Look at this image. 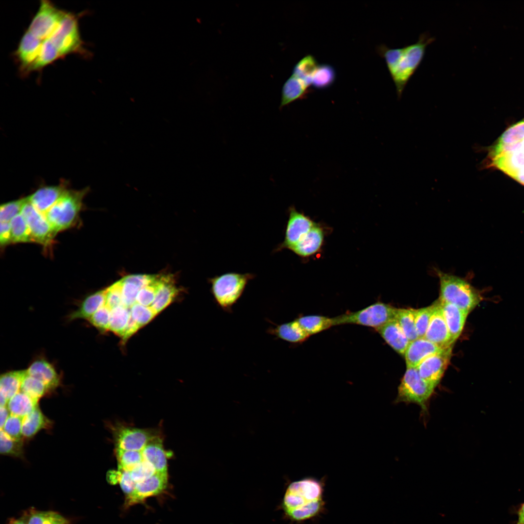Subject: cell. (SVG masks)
Here are the masks:
<instances>
[{
  "label": "cell",
  "mask_w": 524,
  "mask_h": 524,
  "mask_svg": "<svg viewBox=\"0 0 524 524\" xmlns=\"http://www.w3.org/2000/svg\"><path fill=\"white\" fill-rule=\"evenodd\" d=\"M167 483V473H156L148 478L137 483L132 492L126 495L125 508L142 503L149 497L161 493L166 488Z\"/></svg>",
  "instance_id": "cell-14"
},
{
  "label": "cell",
  "mask_w": 524,
  "mask_h": 524,
  "mask_svg": "<svg viewBox=\"0 0 524 524\" xmlns=\"http://www.w3.org/2000/svg\"><path fill=\"white\" fill-rule=\"evenodd\" d=\"M322 480L306 477L291 483L285 492L283 507L287 516L302 522L320 515L325 509Z\"/></svg>",
  "instance_id": "cell-3"
},
{
  "label": "cell",
  "mask_w": 524,
  "mask_h": 524,
  "mask_svg": "<svg viewBox=\"0 0 524 524\" xmlns=\"http://www.w3.org/2000/svg\"><path fill=\"white\" fill-rule=\"evenodd\" d=\"M131 317L130 308L123 305L111 310L109 330L121 336Z\"/></svg>",
  "instance_id": "cell-39"
},
{
  "label": "cell",
  "mask_w": 524,
  "mask_h": 524,
  "mask_svg": "<svg viewBox=\"0 0 524 524\" xmlns=\"http://www.w3.org/2000/svg\"><path fill=\"white\" fill-rule=\"evenodd\" d=\"M62 58L49 39L43 41L39 54L29 70H40L56 60Z\"/></svg>",
  "instance_id": "cell-34"
},
{
  "label": "cell",
  "mask_w": 524,
  "mask_h": 524,
  "mask_svg": "<svg viewBox=\"0 0 524 524\" xmlns=\"http://www.w3.org/2000/svg\"><path fill=\"white\" fill-rule=\"evenodd\" d=\"M119 477L118 482L123 491L128 495L135 489L136 483L133 480L130 472L124 470H118Z\"/></svg>",
  "instance_id": "cell-52"
},
{
  "label": "cell",
  "mask_w": 524,
  "mask_h": 524,
  "mask_svg": "<svg viewBox=\"0 0 524 524\" xmlns=\"http://www.w3.org/2000/svg\"><path fill=\"white\" fill-rule=\"evenodd\" d=\"M288 213L283 241L276 247L275 252L284 249L290 250L316 224L294 206L289 207Z\"/></svg>",
  "instance_id": "cell-12"
},
{
  "label": "cell",
  "mask_w": 524,
  "mask_h": 524,
  "mask_svg": "<svg viewBox=\"0 0 524 524\" xmlns=\"http://www.w3.org/2000/svg\"><path fill=\"white\" fill-rule=\"evenodd\" d=\"M66 14L50 1L43 0L27 31L42 40L48 39L57 29Z\"/></svg>",
  "instance_id": "cell-10"
},
{
  "label": "cell",
  "mask_w": 524,
  "mask_h": 524,
  "mask_svg": "<svg viewBox=\"0 0 524 524\" xmlns=\"http://www.w3.org/2000/svg\"><path fill=\"white\" fill-rule=\"evenodd\" d=\"M443 349L423 337L411 341L404 354L407 367H416L428 357Z\"/></svg>",
  "instance_id": "cell-19"
},
{
  "label": "cell",
  "mask_w": 524,
  "mask_h": 524,
  "mask_svg": "<svg viewBox=\"0 0 524 524\" xmlns=\"http://www.w3.org/2000/svg\"><path fill=\"white\" fill-rule=\"evenodd\" d=\"M433 304L432 313L423 338L442 348H445L453 345L451 336L439 301Z\"/></svg>",
  "instance_id": "cell-16"
},
{
  "label": "cell",
  "mask_w": 524,
  "mask_h": 524,
  "mask_svg": "<svg viewBox=\"0 0 524 524\" xmlns=\"http://www.w3.org/2000/svg\"><path fill=\"white\" fill-rule=\"evenodd\" d=\"M336 77V71L332 66L319 65L313 76L311 86L318 89L327 88L333 84Z\"/></svg>",
  "instance_id": "cell-36"
},
{
  "label": "cell",
  "mask_w": 524,
  "mask_h": 524,
  "mask_svg": "<svg viewBox=\"0 0 524 524\" xmlns=\"http://www.w3.org/2000/svg\"><path fill=\"white\" fill-rule=\"evenodd\" d=\"M50 421L42 413L38 406L23 418L22 435L30 438L39 430L49 427Z\"/></svg>",
  "instance_id": "cell-31"
},
{
  "label": "cell",
  "mask_w": 524,
  "mask_h": 524,
  "mask_svg": "<svg viewBox=\"0 0 524 524\" xmlns=\"http://www.w3.org/2000/svg\"><path fill=\"white\" fill-rule=\"evenodd\" d=\"M78 20V16L66 12L57 29L48 38L62 58L70 54L88 55L80 36Z\"/></svg>",
  "instance_id": "cell-9"
},
{
  "label": "cell",
  "mask_w": 524,
  "mask_h": 524,
  "mask_svg": "<svg viewBox=\"0 0 524 524\" xmlns=\"http://www.w3.org/2000/svg\"><path fill=\"white\" fill-rule=\"evenodd\" d=\"M26 371L28 375L42 381L49 392L56 388L60 383V377L54 365L43 358L32 361Z\"/></svg>",
  "instance_id": "cell-20"
},
{
  "label": "cell",
  "mask_w": 524,
  "mask_h": 524,
  "mask_svg": "<svg viewBox=\"0 0 524 524\" xmlns=\"http://www.w3.org/2000/svg\"><path fill=\"white\" fill-rule=\"evenodd\" d=\"M122 305V282L120 280L106 288L105 305L111 310Z\"/></svg>",
  "instance_id": "cell-48"
},
{
  "label": "cell",
  "mask_w": 524,
  "mask_h": 524,
  "mask_svg": "<svg viewBox=\"0 0 524 524\" xmlns=\"http://www.w3.org/2000/svg\"><path fill=\"white\" fill-rule=\"evenodd\" d=\"M324 239V231L322 227L316 224L290 250L302 258L311 256L320 249Z\"/></svg>",
  "instance_id": "cell-21"
},
{
  "label": "cell",
  "mask_w": 524,
  "mask_h": 524,
  "mask_svg": "<svg viewBox=\"0 0 524 524\" xmlns=\"http://www.w3.org/2000/svg\"><path fill=\"white\" fill-rule=\"evenodd\" d=\"M12 243V237L10 222H0V244L4 247Z\"/></svg>",
  "instance_id": "cell-53"
},
{
  "label": "cell",
  "mask_w": 524,
  "mask_h": 524,
  "mask_svg": "<svg viewBox=\"0 0 524 524\" xmlns=\"http://www.w3.org/2000/svg\"><path fill=\"white\" fill-rule=\"evenodd\" d=\"M255 277L250 273L229 272L209 278L211 292L215 303L223 311H231L248 282Z\"/></svg>",
  "instance_id": "cell-5"
},
{
  "label": "cell",
  "mask_w": 524,
  "mask_h": 524,
  "mask_svg": "<svg viewBox=\"0 0 524 524\" xmlns=\"http://www.w3.org/2000/svg\"><path fill=\"white\" fill-rule=\"evenodd\" d=\"M376 330L393 350L401 355H404L410 342L396 319Z\"/></svg>",
  "instance_id": "cell-22"
},
{
  "label": "cell",
  "mask_w": 524,
  "mask_h": 524,
  "mask_svg": "<svg viewBox=\"0 0 524 524\" xmlns=\"http://www.w3.org/2000/svg\"><path fill=\"white\" fill-rule=\"evenodd\" d=\"M436 272L440 282V302L452 304L469 313L481 301L478 292L465 279L439 270Z\"/></svg>",
  "instance_id": "cell-4"
},
{
  "label": "cell",
  "mask_w": 524,
  "mask_h": 524,
  "mask_svg": "<svg viewBox=\"0 0 524 524\" xmlns=\"http://www.w3.org/2000/svg\"><path fill=\"white\" fill-rule=\"evenodd\" d=\"M25 517L27 524H70L68 520L53 511L32 509Z\"/></svg>",
  "instance_id": "cell-35"
},
{
  "label": "cell",
  "mask_w": 524,
  "mask_h": 524,
  "mask_svg": "<svg viewBox=\"0 0 524 524\" xmlns=\"http://www.w3.org/2000/svg\"><path fill=\"white\" fill-rule=\"evenodd\" d=\"M485 163L524 185V118L508 128L490 147Z\"/></svg>",
  "instance_id": "cell-1"
},
{
  "label": "cell",
  "mask_w": 524,
  "mask_h": 524,
  "mask_svg": "<svg viewBox=\"0 0 524 524\" xmlns=\"http://www.w3.org/2000/svg\"><path fill=\"white\" fill-rule=\"evenodd\" d=\"M26 198L3 203L0 207V222H10L16 215L21 213Z\"/></svg>",
  "instance_id": "cell-45"
},
{
  "label": "cell",
  "mask_w": 524,
  "mask_h": 524,
  "mask_svg": "<svg viewBox=\"0 0 524 524\" xmlns=\"http://www.w3.org/2000/svg\"><path fill=\"white\" fill-rule=\"evenodd\" d=\"M115 454L118 464V470L130 471L144 460L142 451L115 448Z\"/></svg>",
  "instance_id": "cell-40"
},
{
  "label": "cell",
  "mask_w": 524,
  "mask_h": 524,
  "mask_svg": "<svg viewBox=\"0 0 524 524\" xmlns=\"http://www.w3.org/2000/svg\"><path fill=\"white\" fill-rule=\"evenodd\" d=\"M130 472L132 479L136 483L148 478L157 473L152 464L144 459Z\"/></svg>",
  "instance_id": "cell-49"
},
{
  "label": "cell",
  "mask_w": 524,
  "mask_h": 524,
  "mask_svg": "<svg viewBox=\"0 0 524 524\" xmlns=\"http://www.w3.org/2000/svg\"><path fill=\"white\" fill-rule=\"evenodd\" d=\"M159 436L155 431L131 426H119L114 430L116 449L142 451L152 439Z\"/></svg>",
  "instance_id": "cell-13"
},
{
  "label": "cell",
  "mask_w": 524,
  "mask_h": 524,
  "mask_svg": "<svg viewBox=\"0 0 524 524\" xmlns=\"http://www.w3.org/2000/svg\"><path fill=\"white\" fill-rule=\"evenodd\" d=\"M27 374L26 370L11 371L2 374L0 377V396L9 401L20 392L22 380Z\"/></svg>",
  "instance_id": "cell-29"
},
{
  "label": "cell",
  "mask_w": 524,
  "mask_h": 524,
  "mask_svg": "<svg viewBox=\"0 0 524 524\" xmlns=\"http://www.w3.org/2000/svg\"><path fill=\"white\" fill-rule=\"evenodd\" d=\"M268 332L292 344L302 343L310 337L296 319L271 327L268 329Z\"/></svg>",
  "instance_id": "cell-26"
},
{
  "label": "cell",
  "mask_w": 524,
  "mask_h": 524,
  "mask_svg": "<svg viewBox=\"0 0 524 524\" xmlns=\"http://www.w3.org/2000/svg\"><path fill=\"white\" fill-rule=\"evenodd\" d=\"M106 297V289L88 295L82 300L78 309L68 315V320H88L97 311L105 305Z\"/></svg>",
  "instance_id": "cell-24"
},
{
  "label": "cell",
  "mask_w": 524,
  "mask_h": 524,
  "mask_svg": "<svg viewBox=\"0 0 524 524\" xmlns=\"http://www.w3.org/2000/svg\"><path fill=\"white\" fill-rule=\"evenodd\" d=\"M111 310L104 305L97 311L87 321L101 332L109 330Z\"/></svg>",
  "instance_id": "cell-47"
},
{
  "label": "cell",
  "mask_w": 524,
  "mask_h": 524,
  "mask_svg": "<svg viewBox=\"0 0 524 524\" xmlns=\"http://www.w3.org/2000/svg\"><path fill=\"white\" fill-rule=\"evenodd\" d=\"M140 328V327L132 318L131 315L129 321L121 336L124 340L127 339L134 334Z\"/></svg>",
  "instance_id": "cell-54"
},
{
  "label": "cell",
  "mask_w": 524,
  "mask_h": 524,
  "mask_svg": "<svg viewBox=\"0 0 524 524\" xmlns=\"http://www.w3.org/2000/svg\"><path fill=\"white\" fill-rule=\"evenodd\" d=\"M452 347L445 348L423 360L416 367L421 377L436 387L449 363Z\"/></svg>",
  "instance_id": "cell-15"
},
{
  "label": "cell",
  "mask_w": 524,
  "mask_h": 524,
  "mask_svg": "<svg viewBox=\"0 0 524 524\" xmlns=\"http://www.w3.org/2000/svg\"><path fill=\"white\" fill-rule=\"evenodd\" d=\"M67 183L62 182L55 186L41 187L27 197L28 201L45 214L68 189Z\"/></svg>",
  "instance_id": "cell-18"
},
{
  "label": "cell",
  "mask_w": 524,
  "mask_h": 524,
  "mask_svg": "<svg viewBox=\"0 0 524 524\" xmlns=\"http://www.w3.org/2000/svg\"><path fill=\"white\" fill-rule=\"evenodd\" d=\"M161 283V277L156 278L139 292L136 302L145 306H151L153 302Z\"/></svg>",
  "instance_id": "cell-43"
},
{
  "label": "cell",
  "mask_w": 524,
  "mask_h": 524,
  "mask_svg": "<svg viewBox=\"0 0 524 524\" xmlns=\"http://www.w3.org/2000/svg\"><path fill=\"white\" fill-rule=\"evenodd\" d=\"M0 427L1 429L3 428L6 420L10 415V412L7 408V406L0 407Z\"/></svg>",
  "instance_id": "cell-55"
},
{
  "label": "cell",
  "mask_w": 524,
  "mask_h": 524,
  "mask_svg": "<svg viewBox=\"0 0 524 524\" xmlns=\"http://www.w3.org/2000/svg\"><path fill=\"white\" fill-rule=\"evenodd\" d=\"M9 524H27L25 517L13 520Z\"/></svg>",
  "instance_id": "cell-57"
},
{
  "label": "cell",
  "mask_w": 524,
  "mask_h": 524,
  "mask_svg": "<svg viewBox=\"0 0 524 524\" xmlns=\"http://www.w3.org/2000/svg\"><path fill=\"white\" fill-rule=\"evenodd\" d=\"M20 391L37 400L49 392L42 381L27 374L22 380Z\"/></svg>",
  "instance_id": "cell-41"
},
{
  "label": "cell",
  "mask_w": 524,
  "mask_h": 524,
  "mask_svg": "<svg viewBox=\"0 0 524 524\" xmlns=\"http://www.w3.org/2000/svg\"><path fill=\"white\" fill-rule=\"evenodd\" d=\"M414 310L413 309H398L396 316V320L409 342L419 338L415 327Z\"/></svg>",
  "instance_id": "cell-37"
},
{
  "label": "cell",
  "mask_w": 524,
  "mask_h": 524,
  "mask_svg": "<svg viewBox=\"0 0 524 524\" xmlns=\"http://www.w3.org/2000/svg\"><path fill=\"white\" fill-rule=\"evenodd\" d=\"M397 309L388 304L377 302L360 310L333 317L334 326L356 324L377 329L396 319Z\"/></svg>",
  "instance_id": "cell-7"
},
{
  "label": "cell",
  "mask_w": 524,
  "mask_h": 524,
  "mask_svg": "<svg viewBox=\"0 0 524 524\" xmlns=\"http://www.w3.org/2000/svg\"><path fill=\"white\" fill-rule=\"evenodd\" d=\"M89 187L80 190L67 189L44 214L56 234L73 226L82 207Z\"/></svg>",
  "instance_id": "cell-6"
},
{
  "label": "cell",
  "mask_w": 524,
  "mask_h": 524,
  "mask_svg": "<svg viewBox=\"0 0 524 524\" xmlns=\"http://www.w3.org/2000/svg\"><path fill=\"white\" fill-rule=\"evenodd\" d=\"M435 388L421 377L416 367H407L398 388L395 402L415 403L426 410Z\"/></svg>",
  "instance_id": "cell-8"
},
{
  "label": "cell",
  "mask_w": 524,
  "mask_h": 524,
  "mask_svg": "<svg viewBox=\"0 0 524 524\" xmlns=\"http://www.w3.org/2000/svg\"><path fill=\"white\" fill-rule=\"evenodd\" d=\"M38 401L20 391L8 401L7 408L11 414L23 418L38 407Z\"/></svg>",
  "instance_id": "cell-30"
},
{
  "label": "cell",
  "mask_w": 524,
  "mask_h": 524,
  "mask_svg": "<svg viewBox=\"0 0 524 524\" xmlns=\"http://www.w3.org/2000/svg\"><path fill=\"white\" fill-rule=\"evenodd\" d=\"M10 225L12 243L33 242L29 227L21 213L10 221Z\"/></svg>",
  "instance_id": "cell-38"
},
{
  "label": "cell",
  "mask_w": 524,
  "mask_h": 524,
  "mask_svg": "<svg viewBox=\"0 0 524 524\" xmlns=\"http://www.w3.org/2000/svg\"><path fill=\"white\" fill-rule=\"evenodd\" d=\"M308 89L301 81L292 75L283 86L279 109L305 98L308 93Z\"/></svg>",
  "instance_id": "cell-28"
},
{
  "label": "cell",
  "mask_w": 524,
  "mask_h": 524,
  "mask_svg": "<svg viewBox=\"0 0 524 524\" xmlns=\"http://www.w3.org/2000/svg\"><path fill=\"white\" fill-rule=\"evenodd\" d=\"M434 40V37L425 32L417 42L402 48L391 49L384 44L377 47V52L385 61L399 99L424 59L427 47Z\"/></svg>",
  "instance_id": "cell-2"
},
{
  "label": "cell",
  "mask_w": 524,
  "mask_h": 524,
  "mask_svg": "<svg viewBox=\"0 0 524 524\" xmlns=\"http://www.w3.org/2000/svg\"><path fill=\"white\" fill-rule=\"evenodd\" d=\"M161 283L154 300L150 307L158 313L166 307L177 295L178 290L170 276L161 277Z\"/></svg>",
  "instance_id": "cell-27"
},
{
  "label": "cell",
  "mask_w": 524,
  "mask_h": 524,
  "mask_svg": "<svg viewBox=\"0 0 524 524\" xmlns=\"http://www.w3.org/2000/svg\"><path fill=\"white\" fill-rule=\"evenodd\" d=\"M0 452L2 455L20 457L23 454L21 440L14 439L0 429Z\"/></svg>",
  "instance_id": "cell-42"
},
{
  "label": "cell",
  "mask_w": 524,
  "mask_h": 524,
  "mask_svg": "<svg viewBox=\"0 0 524 524\" xmlns=\"http://www.w3.org/2000/svg\"><path fill=\"white\" fill-rule=\"evenodd\" d=\"M439 302L453 344L460 335L469 313L452 304Z\"/></svg>",
  "instance_id": "cell-23"
},
{
  "label": "cell",
  "mask_w": 524,
  "mask_h": 524,
  "mask_svg": "<svg viewBox=\"0 0 524 524\" xmlns=\"http://www.w3.org/2000/svg\"><path fill=\"white\" fill-rule=\"evenodd\" d=\"M122 282V305L130 308L136 302L137 295L141 288L134 283L124 278Z\"/></svg>",
  "instance_id": "cell-50"
},
{
  "label": "cell",
  "mask_w": 524,
  "mask_h": 524,
  "mask_svg": "<svg viewBox=\"0 0 524 524\" xmlns=\"http://www.w3.org/2000/svg\"><path fill=\"white\" fill-rule=\"evenodd\" d=\"M433 309V304L414 310L415 327L419 338H423L425 336Z\"/></svg>",
  "instance_id": "cell-46"
},
{
  "label": "cell",
  "mask_w": 524,
  "mask_h": 524,
  "mask_svg": "<svg viewBox=\"0 0 524 524\" xmlns=\"http://www.w3.org/2000/svg\"><path fill=\"white\" fill-rule=\"evenodd\" d=\"M318 66L312 55H306L295 65L292 75L301 81L309 88L311 86L312 77Z\"/></svg>",
  "instance_id": "cell-33"
},
{
  "label": "cell",
  "mask_w": 524,
  "mask_h": 524,
  "mask_svg": "<svg viewBox=\"0 0 524 524\" xmlns=\"http://www.w3.org/2000/svg\"><path fill=\"white\" fill-rule=\"evenodd\" d=\"M143 458L154 467L157 473H167V459L162 439L157 436L142 451Z\"/></svg>",
  "instance_id": "cell-25"
},
{
  "label": "cell",
  "mask_w": 524,
  "mask_h": 524,
  "mask_svg": "<svg viewBox=\"0 0 524 524\" xmlns=\"http://www.w3.org/2000/svg\"><path fill=\"white\" fill-rule=\"evenodd\" d=\"M295 319L310 336L334 326L333 317L311 315L298 317Z\"/></svg>",
  "instance_id": "cell-32"
},
{
  "label": "cell",
  "mask_w": 524,
  "mask_h": 524,
  "mask_svg": "<svg viewBox=\"0 0 524 524\" xmlns=\"http://www.w3.org/2000/svg\"><path fill=\"white\" fill-rule=\"evenodd\" d=\"M518 516L515 524H524V502L522 503L517 511Z\"/></svg>",
  "instance_id": "cell-56"
},
{
  "label": "cell",
  "mask_w": 524,
  "mask_h": 524,
  "mask_svg": "<svg viewBox=\"0 0 524 524\" xmlns=\"http://www.w3.org/2000/svg\"><path fill=\"white\" fill-rule=\"evenodd\" d=\"M43 41L28 31L22 36L14 54L22 75L29 73L30 67L39 54Z\"/></svg>",
  "instance_id": "cell-17"
},
{
  "label": "cell",
  "mask_w": 524,
  "mask_h": 524,
  "mask_svg": "<svg viewBox=\"0 0 524 524\" xmlns=\"http://www.w3.org/2000/svg\"><path fill=\"white\" fill-rule=\"evenodd\" d=\"M21 213L29 227L33 242L45 247L51 246L56 233L45 215L37 210L28 201L27 197Z\"/></svg>",
  "instance_id": "cell-11"
},
{
  "label": "cell",
  "mask_w": 524,
  "mask_h": 524,
  "mask_svg": "<svg viewBox=\"0 0 524 524\" xmlns=\"http://www.w3.org/2000/svg\"><path fill=\"white\" fill-rule=\"evenodd\" d=\"M23 418L12 414L6 420L2 429L11 438L21 440Z\"/></svg>",
  "instance_id": "cell-51"
},
{
  "label": "cell",
  "mask_w": 524,
  "mask_h": 524,
  "mask_svg": "<svg viewBox=\"0 0 524 524\" xmlns=\"http://www.w3.org/2000/svg\"><path fill=\"white\" fill-rule=\"evenodd\" d=\"M132 318L141 327L150 322L157 314L150 306L134 303L130 308Z\"/></svg>",
  "instance_id": "cell-44"
}]
</instances>
